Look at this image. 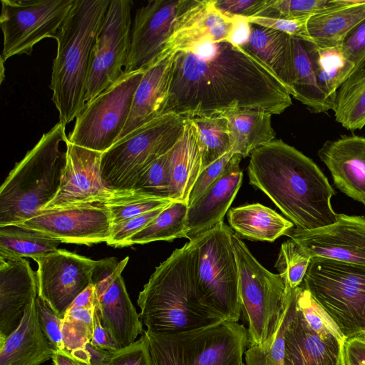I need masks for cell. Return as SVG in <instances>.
I'll return each mask as SVG.
<instances>
[{"label":"cell","mask_w":365,"mask_h":365,"mask_svg":"<svg viewBox=\"0 0 365 365\" xmlns=\"http://www.w3.org/2000/svg\"><path fill=\"white\" fill-rule=\"evenodd\" d=\"M277 77L239 43L204 42L174 54L163 114L185 118L262 110L280 114L292 105Z\"/></svg>","instance_id":"1"},{"label":"cell","mask_w":365,"mask_h":365,"mask_svg":"<svg viewBox=\"0 0 365 365\" xmlns=\"http://www.w3.org/2000/svg\"><path fill=\"white\" fill-rule=\"evenodd\" d=\"M250 183L265 193L296 228L311 230L330 225L337 215L331 200L335 191L310 158L282 140L252 151Z\"/></svg>","instance_id":"2"},{"label":"cell","mask_w":365,"mask_h":365,"mask_svg":"<svg viewBox=\"0 0 365 365\" xmlns=\"http://www.w3.org/2000/svg\"><path fill=\"white\" fill-rule=\"evenodd\" d=\"M195 268L196 247L193 240L174 250L155 268L137 301L146 331L173 334L225 321L200 299Z\"/></svg>","instance_id":"3"},{"label":"cell","mask_w":365,"mask_h":365,"mask_svg":"<svg viewBox=\"0 0 365 365\" xmlns=\"http://www.w3.org/2000/svg\"><path fill=\"white\" fill-rule=\"evenodd\" d=\"M110 0H76L56 38L50 88L64 127L83 109L97 37Z\"/></svg>","instance_id":"4"},{"label":"cell","mask_w":365,"mask_h":365,"mask_svg":"<svg viewBox=\"0 0 365 365\" xmlns=\"http://www.w3.org/2000/svg\"><path fill=\"white\" fill-rule=\"evenodd\" d=\"M67 138L58 122L15 165L0 188V227L33 217L55 197L66 165L60 145Z\"/></svg>","instance_id":"5"},{"label":"cell","mask_w":365,"mask_h":365,"mask_svg":"<svg viewBox=\"0 0 365 365\" xmlns=\"http://www.w3.org/2000/svg\"><path fill=\"white\" fill-rule=\"evenodd\" d=\"M144 334L153 365H242L250 346L247 328L229 321L178 334Z\"/></svg>","instance_id":"6"},{"label":"cell","mask_w":365,"mask_h":365,"mask_svg":"<svg viewBox=\"0 0 365 365\" xmlns=\"http://www.w3.org/2000/svg\"><path fill=\"white\" fill-rule=\"evenodd\" d=\"M302 284L346 339L365 336V267L312 257Z\"/></svg>","instance_id":"7"},{"label":"cell","mask_w":365,"mask_h":365,"mask_svg":"<svg viewBox=\"0 0 365 365\" xmlns=\"http://www.w3.org/2000/svg\"><path fill=\"white\" fill-rule=\"evenodd\" d=\"M186 118L165 113L117 141L102 153L101 174L113 190H130L140 175L181 137Z\"/></svg>","instance_id":"8"},{"label":"cell","mask_w":365,"mask_h":365,"mask_svg":"<svg viewBox=\"0 0 365 365\" xmlns=\"http://www.w3.org/2000/svg\"><path fill=\"white\" fill-rule=\"evenodd\" d=\"M232 232L222 222L192 240L196 247L195 283L205 306L225 321L238 322L242 303Z\"/></svg>","instance_id":"9"},{"label":"cell","mask_w":365,"mask_h":365,"mask_svg":"<svg viewBox=\"0 0 365 365\" xmlns=\"http://www.w3.org/2000/svg\"><path fill=\"white\" fill-rule=\"evenodd\" d=\"M231 240L238 267L242 314L247 324L250 345H261L272 331L281 313L285 284L279 274L268 271L255 259L233 232Z\"/></svg>","instance_id":"10"},{"label":"cell","mask_w":365,"mask_h":365,"mask_svg":"<svg viewBox=\"0 0 365 365\" xmlns=\"http://www.w3.org/2000/svg\"><path fill=\"white\" fill-rule=\"evenodd\" d=\"M144 72L124 73L115 83L86 103L76 118L68 141L102 153L112 147L128 120Z\"/></svg>","instance_id":"11"},{"label":"cell","mask_w":365,"mask_h":365,"mask_svg":"<svg viewBox=\"0 0 365 365\" xmlns=\"http://www.w3.org/2000/svg\"><path fill=\"white\" fill-rule=\"evenodd\" d=\"M208 0H153L135 15L124 73L145 70L158 60L168 41L199 14Z\"/></svg>","instance_id":"12"},{"label":"cell","mask_w":365,"mask_h":365,"mask_svg":"<svg viewBox=\"0 0 365 365\" xmlns=\"http://www.w3.org/2000/svg\"><path fill=\"white\" fill-rule=\"evenodd\" d=\"M76 0H1L3 63L15 55H31L46 38H56Z\"/></svg>","instance_id":"13"},{"label":"cell","mask_w":365,"mask_h":365,"mask_svg":"<svg viewBox=\"0 0 365 365\" xmlns=\"http://www.w3.org/2000/svg\"><path fill=\"white\" fill-rule=\"evenodd\" d=\"M128 259L97 260L92 274V284L96 290V312L119 349L135 342L145 331L121 275Z\"/></svg>","instance_id":"14"},{"label":"cell","mask_w":365,"mask_h":365,"mask_svg":"<svg viewBox=\"0 0 365 365\" xmlns=\"http://www.w3.org/2000/svg\"><path fill=\"white\" fill-rule=\"evenodd\" d=\"M130 0H110L97 37L85 94L86 104L123 74L131 38Z\"/></svg>","instance_id":"15"},{"label":"cell","mask_w":365,"mask_h":365,"mask_svg":"<svg viewBox=\"0 0 365 365\" xmlns=\"http://www.w3.org/2000/svg\"><path fill=\"white\" fill-rule=\"evenodd\" d=\"M112 220L103 204H86L39 211L33 217L15 225L44 233L61 242L91 246L107 242Z\"/></svg>","instance_id":"16"},{"label":"cell","mask_w":365,"mask_h":365,"mask_svg":"<svg viewBox=\"0 0 365 365\" xmlns=\"http://www.w3.org/2000/svg\"><path fill=\"white\" fill-rule=\"evenodd\" d=\"M34 260L38 264V296L63 318L76 297L92 284L96 261L61 249Z\"/></svg>","instance_id":"17"},{"label":"cell","mask_w":365,"mask_h":365,"mask_svg":"<svg viewBox=\"0 0 365 365\" xmlns=\"http://www.w3.org/2000/svg\"><path fill=\"white\" fill-rule=\"evenodd\" d=\"M65 144L66 165L58 192L41 210L103 204L130 191L113 190L105 185L101 174L102 153L73 144L68 138Z\"/></svg>","instance_id":"18"},{"label":"cell","mask_w":365,"mask_h":365,"mask_svg":"<svg viewBox=\"0 0 365 365\" xmlns=\"http://www.w3.org/2000/svg\"><path fill=\"white\" fill-rule=\"evenodd\" d=\"M311 257L365 267V217L339 214L333 224L311 230L294 227L286 234Z\"/></svg>","instance_id":"19"},{"label":"cell","mask_w":365,"mask_h":365,"mask_svg":"<svg viewBox=\"0 0 365 365\" xmlns=\"http://www.w3.org/2000/svg\"><path fill=\"white\" fill-rule=\"evenodd\" d=\"M346 338L340 331L315 329L295 302L285 331L284 365H344Z\"/></svg>","instance_id":"20"},{"label":"cell","mask_w":365,"mask_h":365,"mask_svg":"<svg viewBox=\"0 0 365 365\" xmlns=\"http://www.w3.org/2000/svg\"><path fill=\"white\" fill-rule=\"evenodd\" d=\"M242 158L234 154L221 176L188 206L185 238L192 240L223 222L242 182Z\"/></svg>","instance_id":"21"},{"label":"cell","mask_w":365,"mask_h":365,"mask_svg":"<svg viewBox=\"0 0 365 365\" xmlns=\"http://www.w3.org/2000/svg\"><path fill=\"white\" fill-rule=\"evenodd\" d=\"M336 187L365 205V137L343 135L318 151Z\"/></svg>","instance_id":"22"},{"label":"cell","mask_w":365,"mask_h":365,"mask_svg":"<svg viewBox=\"0 0 365 365\" xmlns=\"http://www.w3.org/2000/svg\"><path fill=\"white\" fill-rule=\"evenodd\" d=\"M37 296L36 274L29 262L24 258L0 257V336L17 327Z\"/></svg>","instance_id":"23"},{"label":"cell","mask_w":365,"mask_h":365,"mask_svg":"<svg viewBox=\"0 0 365 365\" xmlns=\"http://www.w3.org/2000/svg\"><path fill=\"white\" fill-rule=\"evenodd\" d=\"M174 54L158 60L145 70L135 91L128 120L117 141L163 115L171 81Z\"/></svg>","instance_id":"24"},{"label":"cell","mask_w":365,"mask_h":365,"mask_svg":"<svg viewBox=\"0 0 365 365\" xmlns=\"http://www.w3.org/2000/svg\"><path fill=\"white\" fill-rule=\"evenodd\" d=\"M54 351L41 329L36 299L27 306L17 327L0 336V365H41L51 359Z\"/></svg>","instance_id":"25"},{"label":"cell","mask_w":365,"mask_h":365,"mask_svg":"<svg viewBox=\"0 0 365 365\" xmlns=\"http://www.w3.org/2000/svg\"><path fill=\"white\" fill-rule=\"evenodd\" d=\"M239 43L267 67L292 95L293 51L292 37L289 35L255 24L247 23L246 35Z\"/></svg>","instance_id":"26"},{"label":"cell","mask_w":365,"mask_h":365,"mask_svg":"<svg viewBox=\"0 0 365 365\" xmlns=\"http://www.w3.org/2000/svg\"><path fill=\"white\" fill-rule=\"evenodd\" d=\"M244 24L241 17L222 14L213 6L212 0H208L200 13L171 37L158 60L204 42L235 41Z\"/></svg>","instance_id":"27"},{"label":"cell","mask_w":365,"mask_h":365,"mask_svg":"<svg viewBox=\"0 0 365 365\" xmlns=\"http://www.w3.org/2000/svg\"><path fill=\"white\" fill-rule=\"evenodd\" d=\"M332 5L311 16L307 31L318 47H339L349 33L365 19V0H331Z\"/></svg>","instance_id":"28"},{"label":"cell","mask_w":365,"mask_h":365,"mask_svg":"<svg viewBox=\"0 0 365 365\" xmlns=\"http://www.w3.org/2000/svg\"><path fill=\"white\" fill-rule=\"evenodd\" d=\"M169 153L170 200L187 204L190 192L202 170L197 131L190 118H186L182 134Z\"/></svg>","instance_id":"29"},{"label":"cell","mask_w":365,"mask_h":365,"mask_svg":"<svg viewBox=\"0 0 365 365\" xmlns=\"http://www.w3.org/2000/svg\"><path fill=\"white\" fill-rule=\"evenodd\" d=\"M227 220L240 235L252 240L274 242L294 226L290 220L259 203L230 209Z\"/></svg>","instance_id":"30"},{"label":"cell","mask_w":365,"mask_h":365,"mask_svg":"<svg viewBox=\"0 0 365 365\" xmlns=\"http://www.w3.org/2000/svg\"><path fill=\"white\" fill-rule=\"evenodd\" d=\"M272 113L262 110H235L224 115L228 121L232 152L245 158L275 138Z\"/></svg>","instance_id":"31"},{"label":"cell","mask_w":365,"mask_h":365,"mask_svg":"<svg viewBox=\"0 0 365 365\" xmlns=\"http://www.w3.org/2000/svg\"><path fill=\"white\" fill-rule=\"evenodd\" d=\"M292 41L293 82L291 96L305 105L312 113H320L333 110L334 103L319 86L306 40L292 37Z\"/></svg>","instance_id":"32"},{"label":"cell","mask_w":365,"mask_h":365,"mask_svg":"<svg viewBox=\"0 0 365 365\" xmlns=\"http://www.w3.org/2000/svg\"><path fill=\"white\" fill-rule=\"evenodd\" d=\"M306 45L319 86L334 105L337 91L354 73V66L339 47L322 48L311 41H306Z\"/></svg>","instance_id":"33"},{"label":"cell","mask_w":365,"mask_h":365,"mask_svg":"<svg viewBox=\"0 0 365 365\" xmlns=\"http://www.w3.org/2000/svg\"><path fill=\"white\" fill-rule=\"evenodd\" d=\"M60 243L38 231L15 225L0 227V257L34 259L55 252Z\"/></svg>","instance_id":"34"},{"label":"cell","mask_w":365,"mask_h":365,"mask_svg":"<svg viewBox=\"0 0 365 365\" xmlns=\"http://www.w3.org/2000/svg\"><path fill=\"white\" fill-rule=\"evenodd\" d=\"M295 302V289H285L281 313L272 331L261 345H250L245 351V365H284L285 331Z\"/></svg>","instance_id":"35"},{"label":"cell","mask_w":365,"mask_h":365,"mask_svg":"<svg viewBox=\"0 0 365 365\" xmlns=\"http://www.w3.org/2000/svg\"><path fill=\"white\" fill-rule=\"evenodd\" d=\"M336 122L354 130L365 125V68L350 76L337 91L333 108Z\"/></svg>","instance_id":"36"},{"label":"cell","mask_w":365,"mask_h":365,"mask_svg":"<svg viewBox=\"0 0 365 365\" xmlns=\"http://www.w3.org/2000/svg\"><path fill=\"white\" fill-rule=\"evenodd\" d=\"M187 208L186 202L173 201L147 226L129 237L124 247L185 237Z\"/></svg>","instance_id":"37"},{"label":"cell","mask_w":365,"mask_h":365,"mask_svg":"<svg viewBox=\"0 0 365 365\" xmlns=\"http://www.w3.org/2000/svg\"><path fill=\"white\" fill-rule=\"evenodd\" d=\"M190 119L197 131L202 170L232 150L228 121L224 115Z\"/></svg>","instance_id":"38"},{"label":"cell","mask_w":365,"mask_h":365,"mask_svg":"<svg viewBox=\"0 0 365 365\" xmlns=\"http://www.w3.org/2000/svg\"><path fill=\"white\" fill-rule=\"evenodd\" d=\"M173 201L158 198L136 190L114 197L104 205L109 210L113 225L169 205Z\"/></svg>","instance_id":"39"},{"label":"cell","mask_w":365,"mask_h":365,"mask_svg":"<svg viewBox=\"0 0 365 365\" xmlns=\"http://www.w3.org/2000/svg\"><path fill=\"white\" fill-rule=\"evenodd\" d=\"M311 256L292 239L282 244L275 267L285 284V289H294L302 283Z\"/></svg>","instance_id":"40"},{"label":"cell","mask_w":365,"mask_h":365,"mask_svg":"<svg viewBox=\"0 0 365 365\" xmlns=\"http://www.w3.org/2000/svg\"><path fill=\"white\" fill-rule=\"evenodd\" d=\"M96 309L70 306L63 317V338L69 352L89 342L93 331Z\"/></svg>","instance_id":"41"},{"label":"cell","mask_w":365,"mask_h":365,"mask_svg":"<svg viewBox=\"0 0 365 365\" xmlns=\"http://www.w3.org/2000/svg\"><path fill=\"white\" fill-rule=\"evenodd\" d=\"M169 152L155 160L140 175L134 185L133 190L158 198L170 200Z\"/></svg>","instance_id":"42"},{"label":"cell","mask_w":365,"mask_h":365,"mask_svg":"<svg viewBox=\"0 0 365 365\" xmlns=\"http://www.w3.org/2000/svg\"><path fill=\"white\" fill-rule=\"evenodd\" d=\"M331 5V0H271L255 16L291 20L309 19Z\"/></svg>","instance_id":"43"},{"label":"cell","mask_w":365,"mask_h":365,"mask_svg":"<svg viewBox=\"0 0 365 365\" xmlns=\"http://www.w3.org/2000/svg\"><path fill=\"white\" fill-rule=\"evenodd\" d=\"M36 308L42 331L53 350L65 349L63 338V318L58 317L39 296L36 299Z\"/></svg>","instance_id":"44"},{"label":"cell","mask_w":365,"mask_h":365,"mask_svg":"<svg viewBox=\"0 0 365 365\" xmlns=\"http://www.w3.org/2000/svg\"><path fill=\"white\" fill-rule=\"evenodd\" d=\"M166 207L158 208L131 219L113 225L111 235L106 244L115 247H123L125 242L129 237L147 226Z\"/></svg>","instance_id":"45"},{"label":"cell","mask_w":365,"mask_h":365,"mask_svg":"<svg viewBox=\"0 0 365 365\" xmlns=\"http://www.w3.org/2000/svg\"><path fill=\"white\" fill-rule=\"evenodd\" d=\"M109 365H153L144 332L130 345L112 352Z\"/></svg>","instance_id":"46"},{"label":"cell","mask_w":365,"mask_h":365,"mask_svg":"<svg viewBox=\"0 0 365 365\" xmlns=\"http://www.w3.org/2000/svg\"><path fill=\"white\" fill-rule=\"evenodd\" d=\"M343 56L354 66V73L365 66V19L347 36L339 46Z\"/></svg>","instance_id":"47"},{"label":"cell","mask_w":365,"mask_h":365,"mask_svg":"<svg viewBox=\"0 0 365 365\" xmlns=\"http://www.w3.org/2000/svg\"><path fill=\"white\" fill-rule=\"evenodd\" d=\"M242 19L246 23L255 24L272 29L285 33L293 38L311 41L307 26L309 19L291 20L264 16H252L242 18Z\"/></svg>","instance_id":"48"},{"label":"cell","mask_w":365,"mask_h":365,"mask_svg":"<svg viewBox=\"0 0 365 365\" xmlns=\"http://www.w3.org/2000/svg\"><path fill=\"white\" fill-rule=\"evenodd\" d=\"M271 0H212L213 6L222 14L230 17L249 18L264 10Z\"/></svg>","instance_id":"49"},{"label":"cell","mask_w":365,"mask_h":365,"mask_svg":"<svg viewBox=\"0 0 365 365\" xmlns=\"http://www.w3.org/2000/svg\"><path fill=\"white\" fill-rule=\"evenodd\" d=\"M233 155V153L230 151L201 170L190 192L188 206L221 176Z\"/></svg>","instance_id":"50"},{"label":"cell","mask_w":365,"mask_h":365,"mask_svg":"<svg viewBox=\"0 0 365 365\" xmlns=\"http://www.w3.org/2000/svg\"><path fill=\"white\" fill-rule=\"evenodd\" d=\"M70 353L83 365H109L112 352L99 349L89 341L83 346Z\"/></svg>","instance_id":"51"},{"label":"cell","mask_w":365,"mask_h":365,"mask_svg":"<svg viewBox=\"0 0 365 365\" xmlns=\"http://www.w3.org/2000/svg\"><path fill=\"white\" fill-rule=\"evenodd\" d=\"M90 343L95 347L110 352L119 349L115 341L109 331L102 325L95 310L93 331Z\"/></svg>","instance_id":"52"},{"label":"cell","mask_w":365,"mask_h":365,"mask_svg":"<svg viewBox=\"0 0 365 365\" xmlns=\"http://www.w3.org/2000/svg\"><path fill=\"white\" fill-rule=\"evenodd\" d=\"M344 360V365H365V336L346 339Z\"/></svg>","instance_id":"53"},{"label":"cell","mask_w":365,"mask_h":365,"mask_svg":"<svg viewBox=\"0 0 365 365\" xmlns=\"http://www.w3.org/2000/svg\"><path fill=\"white\" fill-rule=\"evenodd\" d=\"M71 306L96 309V290L93 284L81 292L72 302Z\"/></svg>","instance_id":"54"},{"label":"cell","mask_w":365,"mask_h":365,"mask_svg":"<svg viewBox=\"0 0 365 365\" xmlns=\"http://www.w3.org/2000/svg\"><path fill=\"white\" fill-rule=\"evenodd\" d=\"M51 360L54 365H83L66 349L54 351Z\"/></svg>","instance_id":"55"},{"label":"cell","mask_w":365,"mask_h":365,"mask_svg":"<svg viewBox=\"0 0 365 365\" xmlns=\"http://www.w3.org/2000/svg\"><path fill=\"white\" fill-rule=\"evenodd\" d=\"M242 365H245V364L244 363V364H242Z\"/></svg>","instance_id":"56"}]
</instances>
